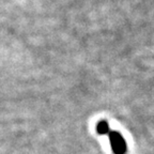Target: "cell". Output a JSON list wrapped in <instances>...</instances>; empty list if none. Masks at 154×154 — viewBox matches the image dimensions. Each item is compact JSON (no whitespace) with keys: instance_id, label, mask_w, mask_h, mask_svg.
Returning a JSON list of instances; mask_svg holds the SVG:
<instances>
[{"instance_id":"6da1fadb","label":"cell","mask_w":154,"mask_h":154,"mask_svg":"<svg viewBox=\"0 0 154 154\" xmlns=\"http://www.w3.org/2000/svg\"><path fill=\"white\" fill-rule=\"evenodd\" d=\"M109 142H110L111 149L115 154H126L128 146L123 136L117 131H111L108 134Z\"/></svg>"},{"instance_id":"7a4b0ae2","label":"cell","mask_w":154,"mask_h":154,"mask_svg":"<svg viewBox=\"0 0 154 154\" xmlns=\"http://www.w3.org/2000/svg\"><path fill=\"white\" fill-rule=\"evenodd\" d=\"M96 133L99 135H107L110 133L109 124L106 120H101L96 124Z\"/></svg>"}]
</instances>
